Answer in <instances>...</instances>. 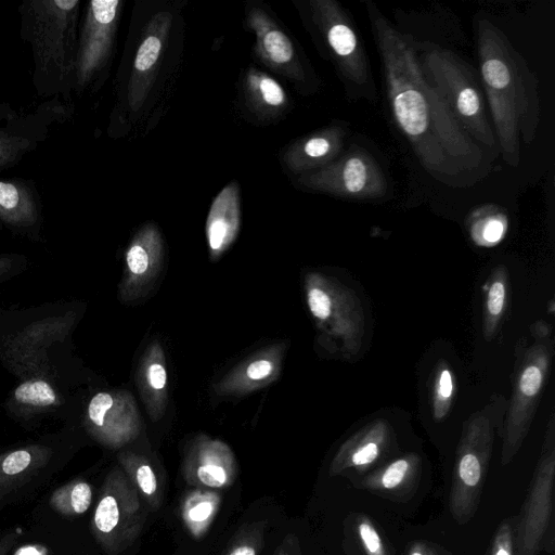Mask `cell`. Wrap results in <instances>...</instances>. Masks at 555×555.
I'll list each match as a JSON object with an SVG mask.
<instances>
[{"label":"cell","instance_id":"8992f818","mask_svg":"<svg viewBox=\"0 0 555 555\" xmlns=\"http://www.w3.org/2000/svg\"><path fill=\"white\" fill-rule=\"evenodd\" d=\"M304 291L323 346L345 359L358 358L365 345L367 323L357 292L321 272L305 274Z\"/></svg>","mask_w":555,"mask_h":555},{"label":"cell","instance_id":"60d3db41","mask_svg":"<svg viewBox=\"0 0 555 555\" xmlns=\"http://www.w3.org/2000/svg\"><path fill=\"white\" fill-rule=\"evenodd\" d=\"M14 534H7L0 539V555H7L15 542Z\"/></svg>","mask_w":555,"mask_h":555},{"label":"cell","instance_id":"8d00e7d4","mask_svg":"<svg viewBox=\"0 0 555 555\" xmlns=\"http://www.w3.org/2000/svg\"><path fill=\"white\" fill-rule=\"evenodd\" d=\"M358 529L367 555H385L380 538L370 521L362 520Z\"/></svg>","mask_w":555,"mask_h":555},{"label":"cell","instance_id":"5b68a950","mask_svg":"<svg viewBox=\"0 0 555 555\" xmlns=\"http://www.w3.org/2000/svg\"><path fill=\"white\" fill-rule=\"evenodd\" d=\"M313 33L351 101L376 103L378 91L370 59L349 12L336 0L307 2Z\"/></svg>","mask_w":555,"mask_h":555},{"label":"cell","instance_id":"ab89813d","mask_svg":"<svg viewBox=\"0 0 555 555\" xmlns=\"http://www.w3.org/2000/svg\"><path fill=\"white\" fill-rule=\"evenodd\" d=\"M14 260L9 255L0 256V280L5 276L12 269Z\"/></svg>","mask_w":555,"mask_h":555},{"label":"cell","instance_id":"44dd1931","mask_svg":"<svg viewBox=\"0 0 555 555\" xmlns=\"http://www.w3.org/2000/svg\"><path fill=\"white\" fill-rule=\"evenodd\" d=\"M240 225V186L232 181L216 195L207 215L205 233L211 261L219 259L234 243Z\"/></svg>","mask_w":555,"mask_h":555},{"label":"cell","instance_id":"4dcf8cb0","mask_svg":"<svg viewBox=\"0 0 555 555\" xmlns=\"http://www.w3.org/2000/svg\"><path fill=\"white\" fill-rule=\"evenodd\" d=\"M92 486L81 478H76L53 491L50 506L64 516H78L88 511L92 503Z\"/></svg>","mask_w":555,"mask_h":555},{"label":"cell","instance_id":"cb8c5ba5","mask_svg":"<svg viewBox=\"0 0 555 555\" xmlns=\"http://www.w3.org/2000/svg\"><path fill=\"white\" fill-rule=\"evenodd\" d=\"M51 448L29 444L0 454V501L36 476L50 461Z\"/></svg>","mask_w":555,"mask_h":555},{"label":"cell","instance_id":"4fadbf2b","mask_svg":"<svg viewBox=\"0 0 555 555\" xmlns=\"http://www.w3.org/2000/svg\"><path fill=\"white\" fill-rule=\"evenodd\" d=\"M83 424L95 441L109 449L132 442L142 427L135 400L126 390L95 393L87 405Z\"/></svg>","mask_w":555,"mask_h":555},{"label":"cell","instance_id":"74e56055","mask_svg":"<svg viewBox=\"0 0 555 555\" xmlns=\"http://www.w3.org/2000/svg\"><path fill=\"white\" fill-rule=\"evenodd\" d=\"M491 555H513V528L504 521L498 529Z\"/></svg>","mask_w":555,"mask_h":555},{"label":"cell","instance_id":"3957f363","mask_svg":"<svg viewBox=\"0 0 555 555\" xmlns=\"http://www.w3.org/2000/svg\"><path fill=\"white\" fill-rule=\"evenodd\" d=\"M79 0H31L18 8L21 36L34 60V83L42 96H68L75 88Z\"/></svg>","mask_w":555,"mask_h":555},{"label":"cell","instance_id":"1f68e13d","mask_svg":"<svg viewBox=\"0 0 555 555\" xmlns=\"http://www.w3.org/2000/svg\"><path fill=\"white\" fill-rule=\"evenodd\" d=\"M12 401L23 410L41 411L60 404V397L46 379L31 378L14 389Z\"/></svg>","mask_w":555,"mask_h":555},{"label":"cell","instance_id":"836d02e7","mask_svg":"<svg viewBox=\"0 0 555 555\" xmlns=\"http://www.w3.org/2000/svg\"><path fill=\"white\" fill-rule=\"evenodd\" d=\"M454 391V375L448 363L439 361L435 367L430 386V404L436 421H442L449 414Z\"/></svg>","mask_w":555,"mask_h":555},{"label":"cell","instance_id":"d4e9b609","mask_svg":"<svg viewBox=\"0 0 555 555\" xmlns=\"http://www.w3.org/2000/svg\"><path fill=\"white\" fill-rule=\"evenodd\" d=\"M40 220V201L23 180H0V222L17 230L34 229Z\"/></svg>","mask_w":555,"mask_h":555},{"label":"cell","instance_id":"d6986e66","mask_svg":"<svg viewBox=\"0 0 555 555\" xmlns=\"http://www.w3.org/2000/svg\"><path fill=\"white\" fill-rule=\"evenodd\" d=\"M286 343L269 345L253 353L214 384L219 397H243L275 382L282 372Z\"/></svg>","mask_w":555,"mask_h":555},{"label":"cell","instance_id":"ffe728a7","mask_svg":"<svg viewBox=\"0 0 555 555\" xmlns=\"http://www.w3.org/2000/svg\"><path fill=\"white\" fill-rule=\"evenodd\" d=\"M348 134L345 122L325 126L293 142L284 151L283 162L299 176L321 169L343 153Z\"/></svg>","mask_w":555,"mask_h":555},{"label":"cell","instance_id":"277c9868","mask_svg":"<svg viewBox=\"0 0 555 555\" xmlns=\"http://www.w3.org/2000/svg\"><path fill=\"white\" fill-rule=\"evenodd\" d=\"M413 39L417 63L427 83L442 98L465 131L499 157L478 69L448 48Z\"/></svg>","mask_w":555,"mask_h":555},{"label":"cell","instance_id":"f35d334b","mask_svg":"<svg viewBox=\"0 0 555 555\" xmlns=\"http://www.w3.org/2000/svg\"><path fill=\"white\" fill-rule=\"evenodd\" d=\"M274 555H304L298 537L294 533L286 534Z\"/></svg>","mask_w":555,"mask_h":555},{"label":"cell","instance_id":"52a82bcc","mask_svg":"<svg viewBox=\"0 0 555 555\" xmlns=\"http://www.w3.org/2000/svg\"><path fill=\"white\" fill-rule=\"evenodd\" d=\"M530 333L532 343H519L516 352L514 386L503 418L502 465L513 460L530 429L554 356L550 324L538 321L530 326Z\"/></svg>","mask_w":555,"mask_h":555},{"label":"cell","instance_id":"f546056e","mask_svg":"<svg viewBox=\"0 0 555 555\" xmlns=\"http://www.w3.org/2000/svg\"><path fill=\"white\" fill-rule=\"evenodd\" d=\"M508 228L507 216L498 206H483L473 211L468 233L476 245L491 247L502 241Z\"/></svg>","mask_w":555,"mask_h":555},{"label":"cell","instance_id":"e575fe53","mask_svg":"<svg viewBox=\"0 0 555 555\" xmlns=\"http://www.w3.org/2000/svg\"><path fill=\"white\" fill-rule=\"evenodd\" d=\"M267 527V520L243 525L233 535L224 555H259Z\"/></svg>","mask_w":555,"mask_h":555},{"label":"cell","instance_id":"d590c367","mask_svg":"<svg viewBox=\"0 0 555 555\" xmlns=\"http://www.w3.org/2000/svg\"><path fill=\"white\" fill-rule=\"evenodd\" d=\"M411 467V462L408 457H401L392 462L384 470L380 482L384 488L392 489L401 483L406 473Z\"/></svg>","mask_w":555,"mask_h":555},{"label":"cell","instance_id":"7402d4cb","mask_svg":"<svg viewBox=\"0 0 555 555\" xmlns=\"http://www.w3.org/2000/svg\"><path fill=\"white\" fill-rule=\"evenodd\" d=\"M137 385L150 418L159 421L168 403L167 363L159 341H152L144 350L138 365Z\"/></svg>","mask_w":555,"mask_h":555},{"label":"cell","instance_id":"9a60e30c","mask_svg":"<svg viewBox=\"0 0 555 555\" xmlns=\"http://www.w3.org/2000/svg\"><path fill=\"white\" fill-rule=\"evenodd\" d=\"M238 465L234 452L224 441L199 434L188 444L182 475L189 486L220 490L236 480Z\"/></svg>","mask_w":555,"mask_h":555},{"label":"cell","instance_id":"f1b7e54d","mask_svg":"<svg viewBox=\"0 0 555 555\" xmlns=\"http://www.w3.org/2000/svg\"><path fill=\"white\" fill-rule=\"evenodd\" d=\"M504 266L495 267L485 289L482 334L492 340L500 331L507 301L508 274Z\"/></svg>","mask_w":555,"mask_h":555},{"label":"cell","instance_id":"83f0119b","mask_svg":"<svg viewBox=\"0 0 555 555\" xmlns=\"http://www.w3.org/2000/svg\"><path fill=\"white\" fill-rule=\"evenodd\" d=\"M117 461L142 502L150 509L157 511L163 503V486L150 461L131 451L119 452Z\"/></svg>","mask_w":555,"mask_h":555},{"label":"cell","instance_id":"5bb4252c","mask_svg":"<svg viewBox=\"0 0 555 555\" xmlns=\"http://www.w3.org/2000/svg\"><path fill=\"white\" fill-rule=\"evenodd\" d=\"M554 466L555 421L552 414L533 485L517 529L518 555H535L539 551L551 514Z\"/></svg>","mask_w":555,"mask_h":555},{"label":"cell","instance_id":"9c48e42d","mask_svg":"<svg viewBox=\"0 0 555 555\" xmlns=\"http://www.w3.org/2000/svg\"><path fill=\"white\" fill-rule=\"evenodd\" d=\"M146 512L137 490L119 466L106 475L91 519L92 534L107 555H119L139 538Z\"/></svg>","mask_w":555,"mask_h":555},{"label":"cell","instance_id":"30bf717a","mask_svg":"<svg viewBox=\"0 0 555 555\" xmlns=\"http://www.w3.org/2000/svg\"><path fill=\"white\" fill-rule=\"evenodd\" d=\"M297 182L310 192L347 201L373 202L389 195V182L380 164L356 143L325 167L300 175Z\"/></svg>","mask_w":555,"mask_h":555},{"label":"cell","instance_id":"e0dca14e","mask_svg":"<svg viewBox=\"0 0 555 555\" xmlns=\"http://www.w3.org/2000/svg\"><path fill=\"white\" fill-rule=\"evenodd\" d=\"M172 24V14L157 12L146 24L133 60L127 99L132 112L139 111L154 85Z\"/></svg>","mask_w":555,"mask_h":555},{"label":"cell","instance_id":"ac0fdd59","mask_svg":"<svg viewBox=\"0 0 555 555\" xmlns=\"http://www.w3.org/2000/svg\"><path fill=\"white\" fill-rule=\"evenodd\" d=\"M246 21L256 36L255 51L259 59L287 79L305 83L308 76L295 44L275 21L259 8L251 9Z\"/></svg>","mask_w":555,"mask_h":555},{"label":"cell","instance_id":"b9f144b4","mask_svg":"<svg viewBox=\"0 0 555 555\" xmlns=\"http://www.w3.org/2000/svg\"><path fill=\"white\" fill-rule=\"evenodd\" d=\"M411 555H423V553H422V552H420V551H416V550H415V551H413V552L411 553Z\"/></svg>","mask_w":555,"mask_h":555},{"label":"cell","instance_id":"ba28073f","mask_svg":"<svg viewBox=\"0 0 555 555\" xmlns=\"http://www.w3.org/2000/svg\"><path fill=\"white\" fill-rule=\"evenodd\" d=\"M506 404L498 399L472 414L464 423L450 495L452 515L460 524L472 518L479 503L494 433L501 416H504Z\"/></svg>","mask_w":555,"mask_h":555},{"label":"cell","instance_id":"6da1fadb","mask_svg":"<svg viewBox=\"0 0 555 555\" xmlns=\"http://www.w3.org/2000/svg\"><path fill=\"white\" fill-rule=\"evenodd\" d=\"M365 11L377 49L393 122L423 169L438 183L469 189L495 168L498 156L477 143L424 78L414 39L372 1Z\"/></svg>","mask_w":555,"mask_h":555},{"label":"cell","instance_id":"2e32d148","mask_svg":"<svg viewBox=\"0 0 555 555\" xmlns=\"http://www.w3.org/2000/svg\"><path fill=\"white\" fill-rule=\"evenodd\" d=\"M164 260V240L156 224H143L125 251V267L118 286L122 302L144 297L159 274Z\"/></svg>","mask_w":555,"mask_h":555},{"label":"cell","instance_id":"d6a6232c","mask_svg":"<svg viewBox=\"0 0 555 555\" xmlns=\"http://www.w3.org/2000/svg\"><path fill=\"white\" fill-rule=\"evenodd\" d=\"M73 323V317L53 318L41 320L25 327L16 335L10 344L12 348L42 346L46 341L61 338L65 335Z\"/></svg>","mask_w":555,"mask_h":555},{"label":"cell","instance_id":"8fae6325","mask_svg":"<svg viewBox=\"0 0 555 555\" xmlns=\"http://www.w3.org/2000/svg\"><path fill=\"white\" fill-rule=\"evenodd\" d=\"M68 113L57 98L26 113L0 102V170L14 165L35 150L44 141L52 126Z\"/></svg>","mask_w":555,"mask_h":555},{"label":"cell","instance_id":"7c38bea8","mask_svg":"<svg viewBox=\"0 0 555 555\" xmlns=\"http://www.w3.org/2000/svg\"><path fill=\"white\" fill-rule=\"evenodd\" d=\"M122 2L93 0L87 5L75 68V88L83 90L107 63Z\"/></svg>","mask_w":555,"mask_h":555},{"label":"cell","instance_id":"484cf974","mask_svg":"<svg viewBox=\"0 0 555 555\" xmlns=\"http://www.w3.org/2000/svg\"><path fill=\"white\" fill-rule=\"evenodd\" d=\"M246 102L255 114L273 117L288 104V98L280 82L257 68H249L243 80Z\"/></svg>","mask_w":555,"mask_h":555},{"label":"cell","instance_id":"603a6c76","mask_svg":"<svg viewBox=\"0 0 555 555\" xmlns=\"http://www.w3.org/2000/svg\"><path fill=\"white\" fill-rule=\"evenodd\" d=\"M391 428L384 420H375L351 436L337 451L331 464V475L349 467H360L377 460L390 440Z\"/></svg>","mask_w":555,"mask_h":555},{"label":"cell","instance_id":"7a4b0ae2","mask_svg":"<svg viewBox=\"0 0 555 555\" xmlns=\"http://www.w3.org/2000/svg\"><path fill=\"white\" fill-rule=\"evenodd\" d=\"M478 73L500 156L518 167L521 143L531 144L541 120L539 80L506 34L487 17H475Z\"/></svg>","mask_w":555,"mask_h":555},{"label":"cell","instance_id":"4316f807","mask_svg":"<svg viewBox=\"0 0 555 555\" xmlns=\"http://www.w3.org/2000/svg\"><path fill=\"white\" fill-rule=\"evenodd\" d=\"M217 490L194 488L188 491L180 504V517L193 539L203 538L212 525L221 506Z\"/></svg>","mask_w":555,"mask_h":555}]
</instances>
